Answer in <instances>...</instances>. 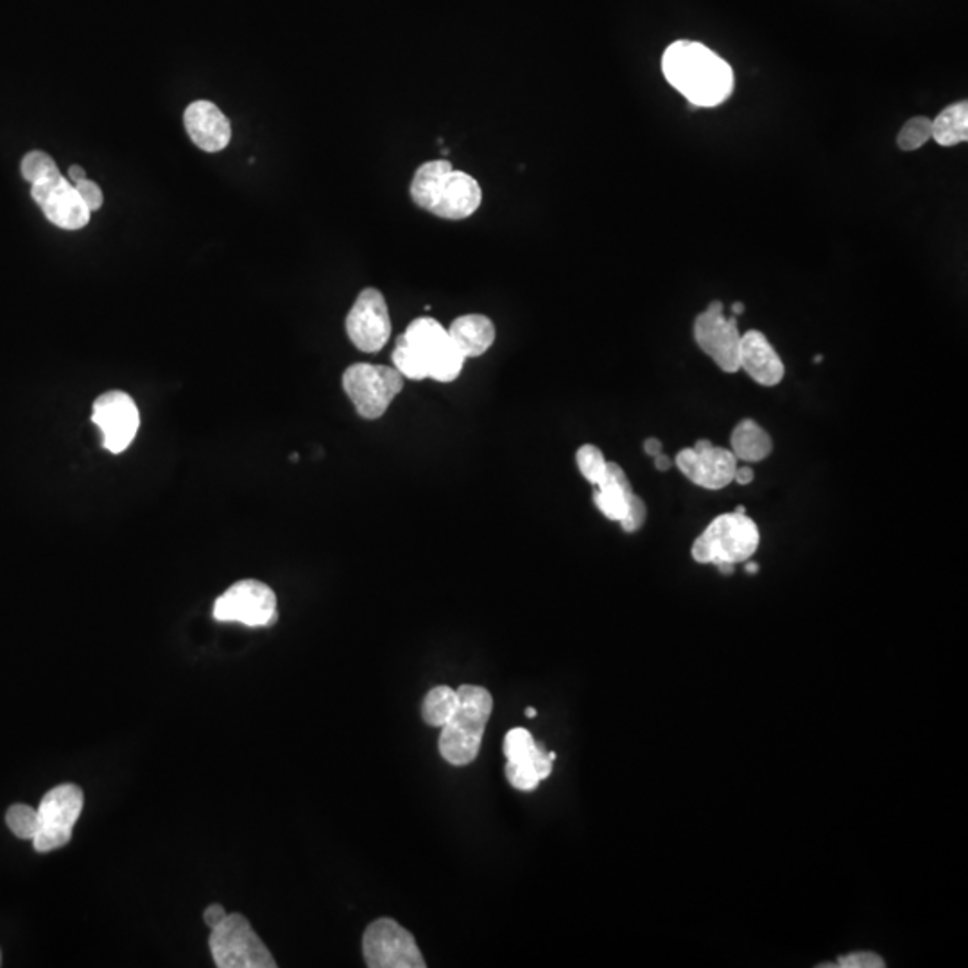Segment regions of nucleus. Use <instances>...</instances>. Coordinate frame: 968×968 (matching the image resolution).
Returning <instances> with one entry per match:
<instances>
[{
  "label": "nucleus",
  "mask_w": 968,
  "mask_h": 968,
  "mask_svg": "<svg viewBox=\"0 0 968 968\" xmlns=\"http://www.w3.org/2000/svg\"><path fill=\"white\" fill-rule=\"evenodd\" d=\"M822 968H882L884 961L875 952H854L839 958L838 963L820 965Z\"/></svg>",
  "instance_id": "28"
},
{
  "label": "nucleus",
  "mask_w": 968,
  "mask_h": 968,
  "mask_svg": "<svg viewBox=\"0 0 968 968\" xmlns=\"http://www.w3.org/2000/svg\"><path fill=\"white\" fill-rule=\"evenodd\" d=\"M757 571H759V565H757V563H753V562L746 563V572H750V574H755V572Z\"/></svg>",
  "instance_id": "37"
},
{
  "label": "nucleus",
  "mask_w": 968,
  "mask_h": 968,
  "mask_svg": "<svg viewBox=\"0 0 968 968\" xmlns=\"http://www.w3.org/2000/svg\"><path fill=\"white\" fill-rule=\"evenodd\" d=\"M753 477H755V474H753L752 468L750 467L735 468V472H734L735 483L741 484V486H746V484L752 483Z\"/></svg>",
  "instance_id": "32"
},
{
  "label": "nucleus",
  "mask_w": 968,
  "mask_h": 968,
  "mask_svg": "<svg viewBox=\"0 0 968 968\" xmlns=\"http://www.w3.org/2000/svg\"><path fill=\"white\" fill-rule=\"evenodd\" d=\"M85 178H87V173H85V169H83V167H79V165H70V169H69L70 182L76 185V183L81 182V180H85Z\"/></svg>",
  "instance_id": "34"
},
{
  "label": "nucleus",
  "mask_w": 968,
  "mask_h": 968,
  "mask_svg": "<svg viewBox=\"0 0 968 968\" xmlns=\"http://www.w3.org/2000/svg\"><path fill=\"white\" fill-rule=\"evenodd\" d=\"M655 467H657V470H660V472H666V470H669V468L673 467V461H671L669 456H666V454H662V452H660V454L655 456Z\"/></svg>",
  "instance_id": "35"
},
{
  "label": "nucleus",
  "mask_w": 968,
  "mask_h": 968,
  "mask_svg": "<svg viewBox=\"0 0 968 968\" xmlns=\"http://www.w3.org/2000/svg\"><path fill=\"white\" fill-rule=\"evenodd\" d=\"M933 139L940 146H958L968 139L967 101L951 104L933 121Z\"/></svg>",
  "instance_id": "22"
},
{
  "label": "nucleus",
  "mask_w": 968,
  "mask_h": 968,
  "mask_svg": "<svg viewBox=\"0 0 968 968\" xmlns=\"http://www.w3.org/2000/svg\"><path fill=\"white\" fill-rule=\"evenodd\" d=\"M646 517H648L646 502L642 501V497L633 493L630 504H628V510H626V515L621 520V526H623L626 533H635V531H639L644 526Z\"/></svg>",
  "instance_id": "29"
},
{
  "label": "nucleus",
  "mask_w": 968,
  "mask_h": 968,
  "mask_svg": "<svg viewBox=\"0 0 968 968\" xmlns=\"http://www.w3.org/2000/svg\"><path fill=\"white\" fill-rule=\"evenodd\" d=\"M822 361H823L822 355H816V357H814V363H822Z\"/></svg>",
  "instance_id": "39"
},
{
  "label": "nucleus",
  "mask_w": 968,
  "mask_h": 968,
  "mask_svg": "<svg viewBox=\"0 0 968 968\" xmlns=\"http://www.w3.org/2000/svg\"><path fill=\"white\" fill-rule=\"evenodd\" d=\"M675 463L683 476L707 490L728 486L737 468L734 452L716 447L710 440H698L692 449L680 450Z\"/></svg>",
  "instance_id": "16"
},
{
  "label": "nucleus",
  "mask_w": 968,
  "mask_h": 968,
  "mask_svg": "<svg viewBox=\"0 0 968 968\" xmlns=\"http://www.w3.org/2000/svg\"><path fill=\"white\" fill-rule=\"evenodd\" d=\"M576 463H578V468H580L581 476L587 479L588 483L597 484L601 483V479L605 477L606 461L603 452L597 449L596 445H583L576 452Z\"/></svg>",
  "instance_id": "25"
},
{
  "label": "nucleus",
  "mask_w": 968,
  "mask_h": 968,
  "mask_svg": "<svg viewBox=\"0 0 968 968\" xmlns=\"http://www.w3.org/2000/svg\"><path fill=\"white\" fill-rule=\"evenodd\" d=\"M6 823L17 838L33 841L36 832L35 807L27 804L11 805L6 813Z\"/></svg>",
  "instance_id": "27"
},
{
  "label": "nucleus",
  "mask_w": 968,
  "mask_h": 968,
  "mask_svg": "<svg viewBox=\"0 0 968 968\" xmlns=\"http://www.w3.org/2000/svg\"><path fill=\"white\" fill-rule=\"evenodd\" d=\"M458 707V689H452L447 685H438L425 696L422 718L427 725L433 726V728H443L456 714Z\"/></svg>",
  "instance_id": "23"
},
{
  "label": "nucleus",
  "mask_w": 968,
  "mask_h": 968,
  "mask_svg": "<svg viewBox=\"0 0 968 968\" xmlns=\"http://www.w3.org/2000/svg\"><path fill=\"white\" fill-rule=\"evenodd\" d=\"M739 370H744L761 386H777L786 373L780 355L759 330H750L741 336Z\"/></svg>",
  "instance_id": "18"
},
{
  "label": "nucleus",
  "mask_w": 968,
  "mask_h": 968,
  "mask_svg": "<svg viewBox=\"0 0 968 968\" xmlns=\"http://www.w3.org/2000/svg\"><path fill=\"white\" fill-rule=\"evenodd\" d=\"M183 122L192 142L207 153L223 151L232 140L230 121L226 119L225 113L210 101H196L189 104V108L183 115Z\"/></svg>",
  "instance_id": "17"
},
{
  "label": "nucleus",
  "mask_w": 968,
  "mask_h": 968,
  "mask_svg": "<svg viewBox=\"0 0 968 968\" xmlns=\"http://www.w3.org/2000/svg\"><path fill=\"white\" fill-rule=\"evenodd\" d=\"M343 388L359 415L366 420H377L404 389V377L397 368L357 363L343 373Z\"/></svg>",
  "instance_id": "7"
},
{
  "label": "nucleus",
  "mask_w": 968,
  "mask_h": 968,
  "mask_svg": "<svg viewBox=\"0 0 968 968\" xmlns=\"http://www.w3.org/2000/svg\"><path fill=\"white\" fill-rule=\"evenodd\" d=\"M662 70L671 87L691 110L714 108L734 92V70L716 52L698 42L678 40L662 56Z\"/></svg>",
  "instance_id": "1"
},
{
  "label": "nucleus",
  "mask_w": 968,
  "mask_h": 968,
  "mask_svg": "<svg viewBox=\"0 0 968 968\" xmlns=\"http://www.w3.org/2000/svg\"><path fill=\"white\" fill-rule=\"evenodd\" d=\"M76 189H78L81 199L85 201V205L90 208V212H96V210L103 207V191H101V187L96 182L85 178V180L76 183Z\"/></svg>",
  "instance_id": "30"
},
{
  "label": "nucleus",
  "mask_w": 968,
  "mask_h": 968,
  "mask_svg": "<svg viewBox=\"0 0 968 968\" xmlns=\"http://www.w3.org/2000/svg\"><path fill=\"white\" fill-rule=\"evenodd\" d=\"M226 915H228V913H226V909L223 908V906H219V904H212V906H208V908L205 909L203 918H205V924H207L210 929H214V927H217V925L221 924V922L225 920Z\"/></svg>",
  "instance_id": "31"
},
{
  "label": "nucleus",
  "mask_w": 968,
  "mask_h": 968,
  "mask_svg": "<svg viewBox=\"0 0 968 968\" xmlns=\"http://www.w3.org/2000/svg\"><path fill=\"white\" fill-rule=\"evenodd\" d=\"M759 544V528L746 513H723L696 538L692 558L698 563H712L728 576L734 574L735 563L752 558Z\"/></svg>",
  "instance_id": "5"
},
{
  "label": "nucleus",
  "mask_w": 968,
  "mask_h": 968,
  "mask_svg": "<svg viewBox=\"0 0 968 968\" xmlns=\"http://www.w3.org/2000/svg\"><path fill=\"white\" fill-rule=\"evenodd\" d=\"M92 422L103 433L104 449L121 454L139 433V407L128 393L108 391L94 402Z\"/></svg>",
  "instance_id": "14"
},
{
  "label": "nucleus",
  "mask_w": 968,
  "mask_h": 968,
  "mask_svg": "<svg viewBox=\"0 0 968 968\" xmlns=\"http://www.w3.org/2000/svg\"><path fill=\"white\" fill-rule=\"evenodd\" d=\"M743 312H744L743 303L735 302L734 305H732V314H734V316H739V314H743Z\"/></svg>",
  "instance_id": "36"
},
{
  "label": "nucleus",
  "mask_w": 968,
  "mask_h": 968,
  "mask_svg": "<svg viewBox=\"0 0 968 968\" xmlns=\"http://www.w3.org/2000/svg\"><path fill=\"white\" fill-rule=\"evenodd\" d=\"M346 334L355 348L366 354H377L391 336L388 303L384 294L368 287L357 296L354 307L346 316Z\"/></svg>",
  "instance_id": "13"
},
{
  "label": "nucleus",
  "mask_w": 968,
  "mask_h": 968,
  "mask_svg": "<svg viewBox=\"0 0 968 968\" xmlns=\"http://www.w3.org/2000/svg\"><path fill=\"white\" fill-rule=\"evenodd\" d=\"M31 196L42 207L45 217L58 228L81 230L90 223V208L79 196L76 185L65 180L61 173L33 183Z\"/></svg>",
  "instance_id": "15"
},
{
  "label": "nucleus",
  "mask_w": 968,
  "mask_h": 968,
  "mask_svg": "<svg viewBox=\"0 0 968 968\" xmlns=\"http://www.w3.org/2000/svg\"><path fill=\"white\" fill-rule=\"evenodd\" d=\"M631 495L633 490L623 468L617 463H608L605 477L597 484L594 492L597 510L601 511L606 519L621 522L628 510Z\"/></svg>",
  "instance_id": "20"
},
{
  "label": "nucleus",
  "mask_w": 968,
  "mask_h": 968,
  "mask_svg": "<svg viewBox=\"0 0 968 968\" xmlns=\"http://www.w3.org/2000/svg\"><path fill=\"white\" fill-rule=\"evenodd\" d=\"M694 338L705 354L726 373L739 372L741 334L735 316L726 318L723 303L712 302L694 323Z\"/></svg>",
  "instance_id": "12"
},
{
  "label": "nucleus",
  "mask_w": 968,
  "mask_h": 968,
  "mask_svg": "<svg viewBox=\"0 0 968 968\" xmlns=\"http://www.w3.org/2000/svg\"><path fill=\"white\" fill-rule=\"evenodd\" d=\"M214 619L221 623H241L250 628H264L277 623V596L257 580H242L217 597Z\"/></svg>",
  "instance_id": "9"
},
{
  "label": "nucleus",
  "mask_w": 968,
  "mask_h": 968,
  "mask_svg": "<svg viewBox=\"0 0 968 968\" xmlns=\"http://www.w3.org/2000/svg\"><path fill=\"white\" fill-rule=\"evenodd\" d=\"M447 330L450 339L465 359L483 355L495 341V325L484 314L459 316Z\"/></svg>",
  "instance_id": "19"
},
{
  "label": "nucleus",
  "mask_w": 968,
  "mask_h": 968,
  "mask_svg": "<svg viewBox=\"0 0 968 968\" xmlns=\"http://www.w3.org/2000/svg\"><path fill=\"white\" fill-rule=\"evenodd\" d=\"M506 778L519 791H535L551 775L556 753L545 752L526 728H513L504 737Z\"/></svg>",
  "instance_id": "11"
},
{
  "label": "nucleus",
  "mask_w": 968,
  "mask_h": 968,
  "mask_svg": "<svg viewBox=\"0 0 968 968\" xmlns=\"http://www.w3.org/2000/svg\"><path fill=\"white\" fill-rule=\"evenodd\" d=\"M363 952L370 968H424L427 965L413 934L391 918H379L368 925Z\"/></svg>",
  "instance_id": "10"
},
{
  "label": "nucleus",
  "mask_w": 968,
  "mask_h": 968,
  "mask_svg": "<svg viewBox=\"0 0 968 968\" xmlns=\"http://www.w3.org/2000/svg\"><path fill=\"white\" fill-rule=\"evenodd\" d=\"M409 191L418 207L449 221H461L476 214L483 201V191L476 178L456 171L449 160L420 165Z\"/></svg>",
  "instance_id": "3"
},
{
  "label": "nucleus",
  "mask_w": 968,
  "mask_h": 968,
  "mask_svg": "<svg viewBox=\"0 0 968 968\" xmlns=\"http://www.w3.org/2000/svg\"><path fill=\"white\" fill-rule=\"evenodd\" d=\"M536 714H538V712H536V709H533V707L526 709V716H528V718H536Z\"/></svg>",
  "instance_id": "38"
},
{
  "label": "nucleus",
  "mask_w": 968,
  "mask_h": 968,
  "mask_svg": "<svg viewBox=\"0 0 968 968\" xmlns=\"http://www.w3.org/2000/svg\"><path fill=\"white\" fill-rule=\"evenodd\" d=\"M0 963H2V954H0Z\"/></svg>",
  "instance_id": "40"
},
{
  "label": "nucleus",
  "mask_w": 968,
  "mask_h": 968,
  "mask_svg": "<svg viewBox=\"0 0 968 968\" xmlns=\"http://www.w3.org/2000/svg\"><path fill=\"white\" fill-rule=\"evenodd\" d=\"M730 443H732L735 458L750 461V463L768 458L773 450L770 434L753 420H743L735 425Z\"/></svg>",
  "instance_id": "21"
},
{
  "label": "nucleus",
  "mask_w": 968,
  "mask_h": 968,
  "mask_svg": "<svg viewBox=\"0 0 968 968\" xmlns=\"http://www.w3.org/2000/svg\"><path fill=\"white\" fill-rule=\"evenodd\" d=\"M931 139H933V121L927 117H913L900 130L897 144L902 151H915Z\"/></svg>",
  "instance_id": "24"
},
{
  "label": "nucleus",
  "mask_w": 968,
  "mask_h": 968,
  "mask_svg": "<svg viewBox=\"0 0 968 968\" xmlns=\"http://www.w3.org/2000/svg\"><path fill=\"white\" fill-rule=\"evenodd\" d=\"M212 958L219 968H275L266 943L253 931L248 918L239 913L226 915L208 938Z\"/></svg>",
  "instance_id": "6"
},
{
  "label": "nucleus",
  "mask_w": 968,
  "mask_h": 968,
  "mask_svg": "<svg viewBox=\"0 0 968 968\" xmlns=\"http://www.w3.org/2000/svg\"><path fill=\"white\" fill-rule=\"evenodd\" d=\"M20 171H22L24 180H27V182L33 185V183L42 182V180L49 178V176L60 174V167L44 151H31V153H27L22 158Z\"/></svg>",
  "instance_id": "26"
},
{
  "label": "nucleus",
  "mask_w": 968,
  "mask_h": 968,
  "mask_svg": "<svg viewBox=\"0 0 968 968\" xmlns=\"http://www.w3.org/2000/svg\"><path fill=\"white\" fill-rule=\"evenodd\" d=\"M644 450L649 456H657L662 452V441L657 440V438H649V440L644 441Z\"/></svg>",
  "instance_id": "33"
},
{
  "label": "nucleus",
  "mask_w": 968,
  "mask_h": 968,
  "mask_svg": "<svg viewBox=\"0 0 968 968\" xmlns=\"http://www.w3.org/2000/svg\"><path fill=\"white\" fill-rule=\"evenodd\" d=\"M85 804L81 787L61 784L51 789L36 807V832L33 847L36 852H51L65 847L72 839V830Z\"/></svg>",
  "instance_id": "8"
},
{
  "label": "nucleus",
  "mask_w": 968,
  "mask_h": 968,
  "mask_svg": "<svg viewBox=\"0 0 968 968\" xmlns=\"http://www.w3.org/2000/svg\"><path fill=\"white\" fill-rule=\"evenodd\" d=\"M459 707L449 723L441 728V757L452 766H467L477 759L483 744L484 730L492 716L493 698L479 685H461Z\"/></svg>",
  "instance_id": "4"
},
{
  "label": "nucleus",
  "mask_w": 968,
  "mask_h": 968,
  "mask_svg": "<svg viewBox=\"0 0 968 968\" xmlns=\"http://www.w3.org/2000/svg\"><path fill=\"white\" fill-rule=\"evenodd\" d=\"M393 363L402 377L411 381L452 382L463 370L465 357L450 339L449 330L425 316L413 321L398 336Z\"/></svg>",
  "instance_id": "2"
}]
</instances>
